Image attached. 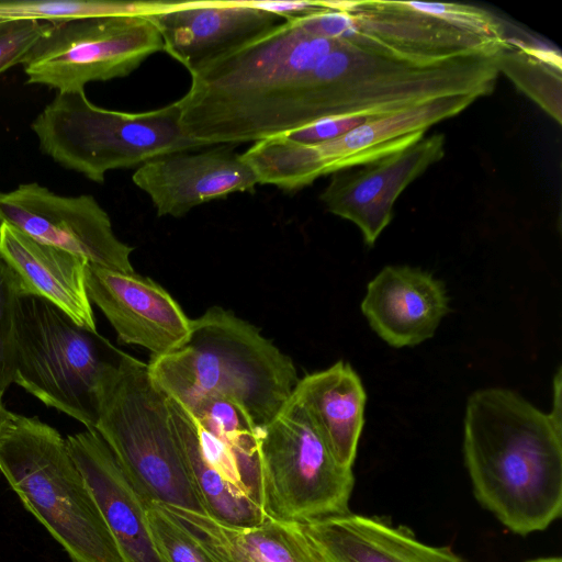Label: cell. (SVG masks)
<instances>
[{"instance_id": "obj_22", "label": "cell", "mask_w": 562, "mask_h": 562, "mask_svg": "<svg viewBox=\"0 0 562 562\" xmlns=\"http://www.w3.org/2000/svg\"><path fill=\"white\" fill-rule=\"evenodd\" d=\"M186 408L198 424L210 462L261 508L260 428L244 409L227 400L203 398Z\"/></svg>"}, {"instance_id": "obj_6", "label": "cell", "mask_w": 562, "mask_h": 562, "mask_svg": "<svg viewBox=\"0 0 562 562\" xmlns=\"http://www.w3.org/2000/svg\"><path fill=\"white\" fill-rule=\"evenodd\" d=\"M101 338L49 302L21 296L14 318L13 383L94 430L98 383L109 361Z\"/></svg>"}, {"instance_id": "obj_32", "label": "cell", "mask_w": 562, "mask_h": 562, "mask_svg": "<svg viewBox=\"0 0 562 562\" xmlns=\"http://www.w3.org/2000/svg\"><path fill=\"white\" fill-rule=\"evenodd\" d=\"M3 393H4V391H2L0 389V438L8 425V422H9L10 415H11V412L8 411L3 405V401H2Z\"/></svg>"}, {"instance_id": "obj_19", "label": "cell", "mask_w": 562, "mask_h": 562, "mask_svg": "<svg viewBox=\"0 0 562 562\" xmlns=\"http://www.w3.org/2000/svg\"><path fill=\"white\" fill-rule=\"evenodd\" d=\"M161 506L212 562H326L302 524L266 518L241 527L204 513Z\"/></svg>"}, {"instance_id": "obj_3", "label": "cell", "mask_w": 562, "mask_h": 562, "mask_svg": "<svg viewBox=\"0 0 562 562\" xmlns=\"http://www.w3.org/2000/svg\"><path fill=\"white\" fill-rule=\"evenodd\" d=\"M94 430L147 502L204 513L181 454L167 394L148 364L123 351L104 366Z\"/></svg>"}, {"instance_id": "obj_26", "label": "cell", "mask_w": 562, "mask_h": 562, "mask_svg": "<svg viewBox=\"0 0 562 562\" xmlns=\"http://www.w3.org/2000/svg\"><path fill=\"white\" fill-rule=\"evenodd\" d=\"M147 519L155 544L166 562H212L161 505L149 503Z\"/></svg>"}, {"instance_id": "obj_28", "label": "cell", "mask_w": 562, "mask_h": 562, "mask_svg": "<svg viewBox=\"0 0 562 562\" xmlns=\"http://www.w3.org/2000/svg\"><path fill=\"white\" fill-rule=\"evenodd\" d=\"M50 26L52 22L46 21H0V74L22 64Z\"/></svg>"}, {"instance_id": "obj_20", "label": "cell", "mask_w": 562, "mask_h": 562, "mask_svg": "<svg viewBox=\"0 0 562 562\" xmlns=\"http://www.w3.org/2000/svg\"><path fill=\"white\" fill-rule=\"evenodd\" d=\"M302 525L326 562H467L376 517L349 512Z\"/></svg>"}, {"instance_id": "obj_18", "label": "cell", "mask_w": 562, "mask_h": 562, "mask_svg": "<svg viewBox=\"0 0 562 562\" xmlns=\"http://www.w3.org/2000/svg\"><path fill=\"white\" fill-rule=\"evenodd\" d=\"M0 257L15 273L23 294L41 297L98 334L88 296V261L67 250L41 243L16 227L0 224Z\"/></svg>"}, {"instance_id": "obj_8", "label": "cell", "mask_w": 562, "mask_h": 562, "mask_svg": "<svg viewBox=\"0 0 562 562\" xmlns=\"http://www.w3.org/2000/svg\"><path fill=\"white\" fill-rule=\"evenodd\" d=\"M260 456L267 518L306 524L350 512L352 468L336 460L292 394L260 428Z\"/></svg>"}, {"instance_id": "obj_31", "label": "cell", "mask_w": 562, "mask_h": 562, "mask_svg": "<svg viewBox=\"0 0 562 562\" xmlns=\"http://www.w3.org/2000/svg\"><path fill=\"white\" fill-rule=\"evenodd\" d=\"M562 373L561 368L558 369L553 379V398L552 406L548 414L554 422L562 425Z\"/></svg>"}, {"instance_id": "obj_14", "label": "cell", "mask_w": 562, "mask_h": 562, "mask_svg": "<svg viewBox=\"0 0 562 562\" xmlns=\"http://www.w3.org/2000/svg\"><path fill=\"white\" fill-rule=\"evenodd\" d=\"M132 179L150 198L158 216L173 217L232 193L252 192L259 184L241 155L225 147L154 158L139 166Z\"/></svg>"}, {"instance_id": "obj_12", "label": "cell", "mask_w": 562, "mask_h": 562, "mask_svg": "<svg viewBox=\"0 0 562 562\" xmlns=\"http://www.w3.org/2000/svg\"><path fill=\"white\" fill-rule=\"evenodd\" d=\"M442 133L373 161L331 175L319 199L334 215L352 222L373 246L393 218L400 194L446 154Z\"/></svg>"}, {"instance_id": "obj_30", "label": "cell", "mask_w": 562, "mask_h": 562, "mask_svg": "<svg viewBox=\"0 0 562 562\" xmlns=\"http://www.w3.org/2000/svg\"><path fill=\"white\" fill-rule=\"evenodd\" d=\"M246 3L252 8L263 10L284 19L306 14L322 8L318 1L246 0Z\"/></svg>"}, {"instance_id": "obj_4", "label": "cell", "mask_w": 562, "mask_h": 562, "mask_svg": "<svg viewBox=\"0 0 562 562\" xmlns=\"http://www.w3.org/2000/svg\"><path fill=\"white\" fill-rule=\"evenodd\" d=\"M0 472L71 562H124L59 431L11 412L0 438Z\"/></svg>"}, {"instance_id": "obj_15", "label": "cell", "mask_w": 562, "mask_h": 562, "mask_svg": "<svg viewBox=\"0 0 562 562\" xmlns=\"http://www.w3.org/2000/svg\"><path fill=\"white\" fill-rule=\"evenodd\" d=\"M150 16L161 34L164 52L190 74L285 20L246 0L181 1Z\"/></svg>"}, {"instance_id": "obj_7", "label": "cell", "mask_w": 562, "mask_h": 562, "mask_svg": "<svg viewBox=\"0 0 562 562\" xmlns=\"http://www.w3.org/2000/svg\"><path fill=\"white\" fill-rule=\"evenodd\" d=\"M481 98L477 93L438 98L370 120L337 138L317 144L274 136L254 143L241 157L255 171L259 184L296 191L323 176L364 165L415 144L432 125L458 115Z\"/></svg>"}, {"instance_id": "obj_21", "label": "cell", "mask_w": 562, "mask_h": 562, "mask_svg": "<svg viewBox=\"0 0 562 562\" xmlns=\"http://www.w3.org/2000/svg\"><path fill=\"white\" fill-rule=\"evenodd\" d=\"M292 395L336 460L352 468L364 426L367 393L360 376L342 360L299 379Z\"/></svg>"}, {"instance_id": "obj_10", "label": "cell", "mask_w": 562, "mask_h": 562, "mask_svg": "<svg viewBox=\"0 0 562 562\" xmlns=\"http://www.w3.org/2000/svg\"><path fill=\"white\" fill-rule=\"evenodd\" d=\"M341 10L359 32L416 55H496L506 46L501 20L473 5L374 0L342 1Z\"/></svg>"}, {"instance_id": "obj_13", "label": "cell", "mask_w": 562, "mask_h": 562, "mask_svg": "<svg viewBox=\"0 0 562 562\" xmlns=\"http://www.w3.org/2000/svg\"><path fill=\"white\" fill-rule=\"evenodd\" d=\"M86 284L90 302L99 307L122 344L143 347L150 358H158L188 340L191 318L150 278L88 263Z\"/></svg>"}, {"instance_id": "obj_5", "label": "cell", "mask_w": 562, "mask_h": 562, "mask_svg": "<svg viewBox=\"0 0 562 562\" xmlns=\"http://www.w3.org/2000/svg\"><path fill=\"white\" fill-rule=\"evenodd\" d=\"M32 130L44 154L98 183L104 182L110 170L201 148L183 133L176 101L130 113L94 105L85 90L58 91L33 121Z\"/></svg>"}, {"instance_id": "obj_16", "label": "cell", "mask_w": 562, "mask_h": 562, "mask_svg": "<svg viewBox=\"0 0 562 562\" xmlns=\"http://www.w3.org/2000/svg\"><path fill=\"white\" fill-rule=\"evenodd\" d=\"M66 440L124 562H166L149 528V503L136 492L100 435L86 429Z\"/></svg>"}, {"instance_id": "obj_23", "label": "cell", "mask_w": 562, "mask_h": 562, "mask_svg": "<svg viewBox=\"0 0 562 562\" xmlns=\"http://www.w3.org/2000/svg\"><path fill=\"white\" fill-rule=\"evenodd\" d=\"M168 403L182 458L205 514L234 526L262 522L267 518L262 509L232 485L205 456L191 413L172 397L168 396Z\"/></svg>"}, {"instance_id": "obj_2", "label": "cell", "mask_w": 562, "mask_h": 562, "mask_svg": "<svg viewBox=\"0 0 562 562\" xmlns=\"http://www.w3.org/2000/svg\"><path fill=\"white\" fill-rule=\"evenodd\" d=\"M147 364L155 383L183 406L210 397L227 400L259 428L280 411L299 381L289 356L252 324L220 306L191 319L184 345Z\"/></svg>"}, {"instance_id": "obj_29", "label": "cell", "mask_w": 562, "mask_h": 562, "mask_svg": "<svg viewBox=\"0 0 562 562\" xmlns=\"http://www.w3.org/2000/svg\"><path fill=\"white\" fill-rule=\"evenodd\" d=\"M373 119L364 116H337L319 120L285 136L303 144H317L337 138Z\"/></svg>"}, {"instance_id": "obj_33", "label": "cell", "mask_w": 562, "mask_h": 562, "mask_svg": "<svg viewBox=\"0 0 562 562\" xmlns=\"http://www.w3.org/2000/svg\"><path fill=\"white\" fill-rule=\"evenodd\" d=\"M528 562H562V559L560 557H546L530 560Z\"/></svg>"}, {"instance_id": "obj_24", "label": "cell", "mask_w": 562, "mask_h": 562, "mask_svg": "<svg viewBox=\"0 0 562 562\" xmlns=\"http://www.w3.org/2000/svg\"><path fill=\"white\" fill-rule=\"evenodd\" d=\"M498 72L561 124V56L521 41L507 40L496 55Z\"/></svg>"}, {"instance_id": "obj_9", "label": "cell", "mask_w": 562, "mask_h": 562, "mask_svg": "<svg viewBox=\"0 0 562 562\" xmlns=\"http://www.w3.org/2000/svg\"><path fill=\"white\" fill-rule=\"evenodd\" d=\"M161 50L162 37L151 16L87 18L52 22L22 65L27 83L76 91L92 81L126 77Z\"/></svg>"}, {"instance_id": "obj_27", "label": "cell", "mask_w": 562, "mask_h": 562, "mask_svg": "<svg viewBox=\"0 0 562 562\" xmlns=\"http://www.w3.org/2000/svg\"><path fill=\"white\" fill-rule=\"evenodd\" d=\"M21 284L11 267L0 257V389L5 391L13 383L14 374V318Z\"/></svg>"}, {"instance_id": "obj_25", "label": "cell", "mask_w": 562, "mask_h": 562, "mask_svg": "<svg viewBox=\"0 0 562 562\" xmlns=\"http://www.w3.org/2000/svg\"><path fill=\"white\" fill-rule=\"evenodd\" d=\"M181 1H0V21L35 20L66 22L87 18L154 15L176 8Z\"/></svg>"}, {"instance_id": "obj_17", "label": "cell", "mask_w": 562, "mask_h": 562, "mask_svg": "<svg viewBox=\"0 0 562 562\" xmlns=\"http://www.w3.org/2000/svg\"><path fill=\"white\" fill-rule=\"evenodd\" d=\"M361 312L372 330L395 348L431 338L449 312L445 284L408 266H386L367 285Z\"/></svg>"}, {"instance_id": "obj_11", "label": "cell", "mask_w": 562, "mask_h": 562, "mask_svg": "<svg viewBox=\"0 0 562 562\" xmlns=\"http://www.w3.org/2000/svg\"><path fill=\"white\" fill-rule=\"evenodd\" d=\"M72 252L89 263L135 272L133 247L120 240L108 213L92 195L64 196L36 182L0 192V224Z\"/></svg>"}, {"instance_id": "obj_1", "label": "cell", "mask_w": 562, "mask_h": 562, "mask_svg": "<svg viewBox=\"0 0 562 562\" xmlns=\"http://www.w3.org/2000/svg\"><path fill=\"white\" fill-rule=\"evenodd\" d=\"M463 456L477 502L526 536L562 513V425L514 391L487 387L465 405Z\"/></svg>"}]
</instances>
